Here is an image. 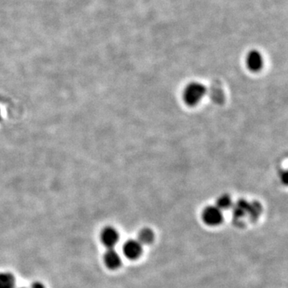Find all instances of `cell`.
I'll return each instance as SVG.
<instances>
[{"label":"cell","instance_id":"obj_1","mask_svg":"<svg viewBox=\"0 0 288 288\" xmlns=\"http://www.w3.org/2000/svg\"><path fill=\"white\" fill-rule=\"evenodd\" d=\"M206 92V87L201 83H190L183 90V101L191 107L197 105L204 97Z\"/></svg>","mask_w":288,"mask_h":288},{"label":"cell","instance_id":"obj_2","mask_svg":"<svg viewBox=\"0 0 288 288\" xmlns=\"http://www.w3.org/2000/svg\"><path fill=\"white\" fill-rule=\"evenodd\" d=\"M202 220L209 226H217L224 219L222 210L216 206H206L202 214Z\"/></svg>","mask_w":288,"mask_h":288},{"label":"cell","instance_id":"obj_3","mask_svg":"<svg viewBox=\"0 0 288 288\" xmlns=\"http://www.w3.org/2000/svg\"><path fill=\"white\" fill-rule=\"evenodd\" d=\"M263 57L256 50H252L247 53V57H246V64H247V68L249 69L251 71L257 72L259 71L261 69L263 68Z\"/></svg>","mask_w":288,"mask_h":288},{"label":"cell","instance_id":"obj_4","mask_svg":"<svg viewBox=\"0 0 288 288\" xmlns=\"http://www.w3.org/2000/svg\"><path fill=\"white\" fill-rule=\"evenodd\" d=\"M123 252L127 259H138L142 255V244L137 240H128L123 246Z\"/></svg>","mask_w":288,"mask_h":288},{"label":"cell","instance_id":"obj_5","mask_svg":"<svg viewBox=\"0 0 288 288\" xmlns=\"http://www.w3.org/2000/svg\"><path fill=\"white\" fill-rule=\"evenodd\" d=\"M101 240L106 247L112 248L114 246L116 245L117 242L119 240V233L115 228L107 227L102 231Z\"/></svg>","mask_w":288,"mask_h":288},{"label":"cell","instance_id":"obj_6","mask_svg":"<svg viewBox=\"0 0 288 288\" xmlns=\"http://www.w3.org/2000/svg\"><path fill=\"white\" fill-rule=\"evenodd\" d=\"M104 262L108 268L115 270L120 267L121 258L115 250L113 248H108L104 255Z\"/></svg>","mask_w":288,"mask_h":288},{"label":"cell","instance_id":"obj_7","mask_svg":"<svg viewBox=\"0 0 288 288\" xmlns=\"http://www.w3.org/2000/svg\"><path fill=\"white\" fill-rule=\"evenodd\" d=\"M16 279L10 273H0V288H15Z\"/></svg>","mask_w":288,"mask_h":288},{"label":"cell","instance_id":"obj_8","mask_svg":"<svg viewBox=\"0 0 288 288\" xmlns=\"http://www.w3.org/2000/svg\"><path fill=\"white\" fill-rule=\"evenodd\" d=\"M138 241L141 244L143 245H148V244H152L153 240H154V233L151 229L148 228H144L141 230L138 233Z\"/></svg>","mask_w":288,"mask_h":288},{"label":"cell","instance_id":"obj_9","mask_svg":"<svg viewBox=\"0 0 288 288\" xmlns=\"http://www.w3.org/2000/svg\"><path fill=\"white\" fill-rule=\"evenodd\" d=\"M232 205V200L231 197L228 195H223L219 197L216 201V206L222 210L223 209H226L231 207Z\"/></svg>","mask_w":288,"mask_h":288},{"label":"cell","instance_id":"obj_10","mask_svg":"<svg viewBox=\"0 0 288 288\" xmlns=\"http://www.w3.org/2000/svg\"><path fill=\"white\" fill-rule=\"evenodd\" d=\"M31 288H45L44 286L42 284L41 282H34L33 284L31 285Z\"/></svg>","mask_w":288,"mask_h":288},{"label":"cell","instance_id":"obj_11","mask_svg":"<svg viewBox=\"0 0 288 288\" xmlns=\"http://www.w3.org/2000/svg\"><path fill=\"white\" fill-rule=\"evenodd\" d=\"M22 288H25V287H22Z\"/></svg>","mask_w":288,"mask_h":288}]
</instances>
